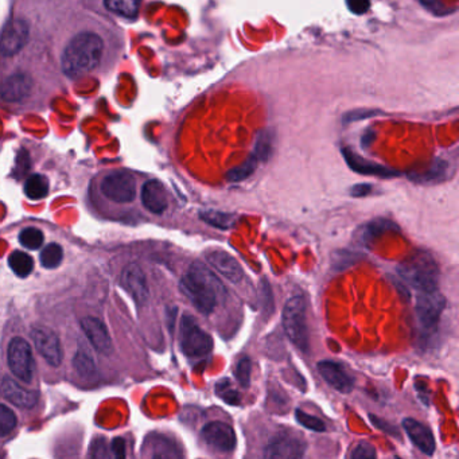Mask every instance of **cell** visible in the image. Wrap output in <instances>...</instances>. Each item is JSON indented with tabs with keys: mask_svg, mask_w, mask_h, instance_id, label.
<instances>
[{
	"mask_svg": "<svg viewBox=\"0 0 459 459\" xmlns=\"http://www.w3.org/2000/svg\"><path fill=\"white\" fill-rule=\"evenodd\" d=\"M181 291L202 314H211L225 295L218 278L202 263L191 264L181 280Z\"/></svg>",
	"mask_w": 459,
	"mask_h": 459,
	"instance_id": "1",
	"label": "cell"
},
{
	"mask_svg": "<svg viewBox=\"0 0 459 459\" xmlns=\"http://www.w3.org/2000/svg\"><path fill=\"white\" fill-rule=\"evenodd\" d=\"M104 50L102 39L95 33H80L63 50V72L75 78L89 73L99 65Z\"/></svg>",
	"mask_w": 459,
	"mask_h": 459,
	"instance_id": "2",
	"label": "cell"
},
{
	"mask_svg": "<svg viewBox=\"0 0 459 459\" xmlns=\"http://www.w3.org/2000/svg\"><path fill=\"white\" fill-rule=\"evenodd\" d=\"M403 280L418 292H431L438 290L439 270L438 264L428 253L418 252L397 267Z\"/></svg>",
	"mask_w": 459,
	"mask_h": 459,
	"instance_id": "3",
	"label": "cell"
},
{
	"mask_svg": "<svg viewBox=\"0 0 459 459\" xmlns=\"http://www.w3.org/2000/svg\"><path fill=\"white\" fill-rule=\"evenodd\" d=\"M283 327L288 339L302 352L309 350V333L306 323V300L297 295L287 300L283 309Z\"/></svg>",
	"mask_w": 459,
	"mask_h": 459,
	"instance_id": "4",
	"label": "cell"
},
{
	"mask_svg": "<svg viewBox=\"0 0 459 459\" xmlns=\"http://www.w3.org/2000/svg\"><path fill=\"white\" fill-rule=\"evenodd\" d=\"M179 344L182 352L190 359L205 357L213 349L211 335L204 332L196 320L190 315H185L181 321Z\"/></svg>",
	"mask_w": 459,
	"mask_h": 459,
	"instance_id": "5",
	"label": "cell"
},
{
	"mask_svg": "<svg viewBox=\"0 0 459 459\" xmlns=\"http://www.w3.org/2000/svg\"><path fill=\"white\" fill-rule=\"evenodd\" d=\"M7 360L11 372L26 384L31 383L36 371V362L33 357V352L30 344L19 337L11 339L9 350H7Z\"/></svg>",
	"mask_w": 459,
	"mask_h": 459,
	"instance_id": "6",
	"label": "cell"
},
{
	"mask_svg": "<svg viewBox=\"0 0 459 459\" xmlns=\"http://www.w3.org/2000/svg\"><path fill=\"white\" fill-rule=\"evenodd\" d=\"M101 191L113 202H132L137 197V181L130 173L115 172L102 179Z\"/></svg>",
	"mask_w": 459,
	"mask_h": 459,
	"instance_id": "7",
	"label": "cell"
},
{
	"mask_svg": "<svg viewBox=\"0 0 459 459\" xmlns=\"http://www.w3.org/2000/svg\"><path fill=\"white\" fill-rule=\"evenodd\" d=\"M446 307V299L439 290L431 292H418L416 297V317L426 330L435 329L440 315Z\"/></svg>",
	"mask_w": 459,
	"mask_h": 459,
	"instance_id": "8",
	"label": "cell"
},
{
	"mask_svg": "<svg viewBox=\"0 0 459 459\" xmlns=\"http://www.w3.org/2000/svg\"><path fill=\"white\" fill-rule=\"evenodd\" d=\"M306 443L297 434L276 435L265 448V459H305Z\"/></svg>",
	"mask_w": 459,
	"mask_h": 459,
	"instance_id": "9",
	"label": "cell"
},
{
	"mask_svg": "<svg viewBox=\"0 0 459 459\" xmlns=\"http://www.w3.org/2000/svg\"><path fill=\"white\" fill-rule=\"evenodd\" d=\"M201 438L206 446L218 453H231L236 447L235 430L226 423H208L201 431Z\"/></svg>",
	"mask_w": 459,
	"mask_h": 459,
	"instance_id": "10",
	"label": "cell"
},
{
	"mask_svg": "<svg viewBox=\"0 0 459 459\" xmlns=\"http://www.w3.org/2000/svg\"><path fill=\"white\" fill-rule=\"evenodd\" d=\"M33 341L38 353L51 366H58L63 362V354L61 342L57 334L48 327H36L33 332Z\"/></svg>",
	"mask_w": 459,
	"mask_h": 459,
	"instance_id": "11",
	"label": "cell"
},
{
	"mask_svg": "<svg viewBox=\"0 0 459 459\" xmlns=\"http://www.w3.org/2000/svg\"><path fill=\"white\" fill-rule=\"evenodd\" d=\"M28 33L30 28L23 19L9 21L1 33V54L4 57H11L23 49L28 41Z\"/></svg>",
	"mask_w": 459,
	"mask_h": 459,
	"instance_id": "12",
	"label": "cell"
},
{
	"mask_svg": "<svg viewBox=\"0 0 459 459\" xmlns=\"http://www.w3.org/2000/svg\"><path fill=\"white\" fill-rule=\"evenodd\" d=\"M81 329L87 335L90 345L101 354H110L112 352L111 335L107 326L99 318L85 317L81 320Z\"/></svg>",
	"mask_w": 459,
	"mask_h": 459,
	"instance_id": "13",
	"label": "cell"
},
{
	"mask_svg": "<svg viewBox=\"0 0 459 459\" xmlns=\"http://www.w3.org/2000/svg\"><path fill=\"white\" fill-rule=\"evenodd\" d=\"M318 371L323 380L341 394H350L354 388V380L347 371L334 361L323 360L318 362Z\"/></svg>",
	"mask_w": 459,
	"mask_h": 459,
	"instance_id": "14",
	"label": "cell"
},
{
	"mask_svg": "<svg viewBox=\"0 0 459 459\" xmlns=\"http://www.w3.org/2000/svg\"><path fill=\"white\" fill-rule=\"evenodd\" d=\"M342 155L348 163L349 167L359 174L373 175V176H379V178H394V176L400 175V173L396 170H392L383 164L364 159L362 157L357 155L353 149L342 147Z\"/></svg>",
	"mask_w": 459,
	"mask_h": 459,
	"instance_id": "15",
	"label": "cell"
},
{
	"mask_svg": "<svg viewBox=\"0 0 459 459\" xmlns=\"http://www.w3.org/2000/svg\"><path fill=\"white\" fill-rule=\"evenodd\" d=\"M1 394L6 400H9L14 406L23 410L34 408L39 400L37 392L26 389L22 385L14 381L11 377H7V376H4L1 381Z\"/></svg>",
	"mask_w": 459,
	"mask_h": 459,
	"instance_id": "16",
	"label": "cell"
},
{
	"mask_svg": "<svg viewBox=\"0 0 459 459\" xmlns=\"http://www.w3.org/2000/svg\"><path fill=\"white\" fill-rule=\"evenodd\" d=\"M122 285L137 303H144L149 298L147 279L137 264H130L125 267L122 275Z\"/></svg>",
	"mask_w": 459,
	"mask_h": 459,
	"instance_id": "17",
	"label": "cell"
},
{
	"mask_svg": "<svg viewBox=\"0 0 459 459\" xmlns=\"http://www.w3.org/2000/svg\"><path fill=\"white\" fill-rule=\"evenodd\" d=\"M403 427L408 435L411 442L418 447L423 454L430 455V457L434 454L435 448H436L434 434L427 426L408 418V419L403 421Z\"/></svg>",
	"mask_w": 459,
	"mask_h": 459,
	"instance_id": "18",
	"label": "cell"
},
{
	"mask_svg": "<svg viewBox=\"0 0 459 459\" xmlns=\"http://www.w3.org/2000/svg\"><path fill=\"white\" fill-rule=\"evenodd\" d=\"M206 259L209 261L213 268H216L218 273L226 278L232 283L241 282L244 273L241 265L237 263L235 258H232L229 253L223 250H211L208 253Z\"/></svg>",
	"mask_w": 459,
	"mask_h": 459,
	"instance_id": "19",
	"label": "cell"
},
{
	"mask_svg": "<svg viewBox=\"0 0 459 459\" xmlns=\"http://www.w3.org/2000/svg\"><path fill=\"white\" fill-rule=\"evenodd\" d=\"M142 202L147 211L154 214L164 213L169 206V197L159 181H149L142 187Z\"/></svg>",
	"mask_w": 459,
	"mask_h": 459,
	"instance_id": "20",
	"label": "cell"
},
{
	"mask_svg": "<svg viewBox=\"0 0 459 459\" xmlns=\"http://www.w3.org/2000/svg\"><path fill=\"white\" fill-rule=\"evenodd\" d=\"M33 80L23 73L10 75L1 87V97L10 102L22 101L31 93Z\"/></svg>",
	"mask_w": 459,
	"mask_h": 459,
	"instance_id": "21",
	"label": "cell"
},
{
	"mask_svg": "<svg viewBox=\"0 0 459 459\" xmlns=\"http://www.w3.org/2000/svg\"><path fill=\"white\" fill-rule=\"evenodd\" d=\"M49 193V179L42 174H33L27 178L25 194L27 199L38 201L45 199Z\"/></svg>",
	"mask_w": 459,
	"mask_h": 459,
	"instance_id": "22",
	"label": "cell"
},
{
	"mask_svg": "<svg viewBox=\"0 0 459 459\" xmlns=\"http://www.w3.org/2000/svg\"><path fill=\"white\" fill-rule=\"evenodd\" d=\"M9 265L19 278H27L34 270V260L22 250H14L9 256Z\"/></svg>",
	"mask_w": 459,
	"mask_h": 459,
	"instance_id": "23",
	"label": "cell"
},
{
	"mask_svg": "<svg viewBox=\"0 0 459 459\" xmlns=\"http://www.w3.org/2000/svg\"><path fill=\"white\" fill-rule=\"evenodd\" d=\"M151 459H184L179 448L166 438H158L152 443Z\"/></svg>",
	"mask_w": 459,
	"mask_h": 459,
	"instance_id": "24",
	"label": "cell"
},
{
	"mask_svg": "<svg viewBox=\"0 0 459 459\" xmlns=\"http://www.w3.org/2000/svg\"><path fill=\"white\" fill-rule=\"evenodd\" d=\"M447 173V163L442 159H436L434 163L431 164V167L424 172L421 175H415L412 176V181H418V182H440L446 178Z\"/></svg>",
	"mask_w": 459,
	"mask_h": 459,
	"instance_id": "25",
	"label": "cell"
},
{
	"mask_svg": "<svg viewBox=\"0 0 459 459\" xmlns=\"http://www.w3.org/2000/svg\"><path fill=\"white\" fill-rule=\"evenodd\" d=\"M105 7L113 14H117L123 18H135L139 11V3L134 0H111L104 3Z\"/></svg>",
	"mask_w": 459,
	"mask_h": 459,
	"instance_id": "26",
	"label": "cell"
},
{
	"mask_svg": "<svg viewBox=\"0 0 459 459\" xmlns=\"http://www.w3.org/2000/svg\"><path fill=\"white\" fill-rule=\"evenodd\" d=\"M63 259V252L61 246L58 244H48L43 250L41 252V264L48 268V270H53L57 268Z\"/></svg>",
	"mask_w": 459,
	"mask_h": 459,
	"instance_id": "27",
	"label": "cell"
},
{
	"mask_svg": "<svg viewBox=\"0 0 459 459\" xmlns=\"http://www.w3.org/2000/svg\"><path fill=\"white\" fill-rule=\"evenodd\" d=\"M73 365H75V371L78 372V374L85 379L93 376L95 371H96L93 359L89 356V353L84 352V350H78L75 353Z\"/></svg>",
	"mask_w": 459,
	"mask_h": 459,
	"instance_id": "28",
	"label": "cell"
},
{
	"mask_svg": "<svg viewBox=\"0 0 459 459\" xmlns=\"http://www.w3.org/2000/svg\"><path fill=\"white\" fill-rule=\"evenodd\" d=\"M19 243L27 249H38L43 244V233L38 228H25L19 235Z\"/></svg>",
	"mask_w": 459,
	"mask_h": 459,
	"instance_id": "29",
	"label": "cell"
},
{
	"mask_svg": "<svg viewBox=\"0 0 459 459\" xmlns=\"http://www.w3.org/2000/svg\"><path fill=\"white\" fill-rule=\"evenodd\" d=\"M395 229V223L389 220H385V218H377V220H373L372 223H368L365 231H364V238L366 241L372 240L374 237H379L380 235H383L385 232L388 231H392Z\"/></svg>",
	"mask_w": 459,
	"mask_h": 459,
	"instance_id": "30",
	"label": "cell"
},
{
	"mask_svg": "<svg viewBox=\"0 0 459 459\" xmlns=\"http://www.w3.org/2000/svg\"><path fill=\"white\" fill-rule=\"evenodd\" d=\"M16 426V416L6 404L0 406V435L7 436Z\"/></svg>",
	"mask_w": 459,
	"mask_h": 459,
	"instance_id": "31",
	"label": "cell"
},
{
	"mask_svg": "<svg viewBox=\"0 0 459 459\" xmlns=\"http://www.w3.org/2000/svg\"><path fill=\"white\" fill-rule=\"evenodd\" d=\"M295 418H297V421H298L303 427H306L307 430H311V431H315V433H323V431L326 430V426H325V423H323L321 419H318V418L312 416V415L307 413V412H305V411H295Z\"/></svg>",
	"mask_w": 459,
	"mask_h": 459,
	"instance_id": "32",
	"label": "cell"
},
{
	"mask_svg": "<svg viewBox=\"0 0 459 459\" xmlns=\"http://www.w3.org/2000/svg\"><path fill=\"white\" fill-rule=\"evenodd\" d=\"M89 459H112L111 450L104 436L96 438L89 448Z\"/></svg>",
	"mask_w": 459,
	"mask_h": 459,
	"instance_id": "33",
	"label": "cell"
},
{
	"mask_svg": "<svg viewBox=\"0 0 459 459\" xmlns=\"http://www.w3.org/2000/svg\"><path fill=\"white\" fill-rule=\"evenodd\" d=\"M256 162L258 159L256 158H250L249 161L237 166L235 169H232L229 173H228V179L229 181H241L244 178H247L249 175L253 173L255 167H256Z\"/></svg>",
	"mask_w": 459,
	"mask_h": 459,
	"instance_id": "34",
	"label": "cell"
},
{
	"mask_svg": "<svg viewBox=\"0 0 459 459\" xmlns=\"http://www.w3.org/2000/svg\"><path fill=\"white\" fill-rule=\"evenodd\" d=\"M216 392L217 395L223 399V401L236 406L240 403V396L236 389H233V386L231 385L229 381H221L216 385Z\"/></svg>",
	"mask_w": 459,
	"mask_h": 459,
	"instance_id": "35",
	"label": "cell"
},
{
	"mask_svg": "<svg viewBox=\"0 0 459 459\" xmlns=\"http://www.w3.org/2000/svg\"><path fill=\"white\" fill-rule=\"evenodd\" d=\"M419 4L423 9H426L428 13L433 14L435 16H446L448 14L455 13V9H448L445 3L439 0H421Z\"/></svg>",
	"mask_w": 459,
	"mask_h": 459,
	"instance_id": "36",
	"label": "cell"
},
{
	"mask_svg": "<svg viewBox=\"0 0 459 459\" xmlns=\"http://www.w3.org/2000/svg\"><path fill=\"white\" fill-rule=\"evenodd\" d=\"M202 220H205L206 223H211L214 226L218 228H229V225L232 223V217L223 213H218V211H205L202 213Z\"/></svg>",
	"mask_w": 459,
	"mask_h": 459,
	"instance_id": "37",
	"label": "cell"
},
{
	"mask_svg": "<svg viewBox=\"0 0 459 459\" xmlns=\"http://www.w3.org/2000/svg\"><path fill=\"white\" fill-rule=\"evenodd\" d=\"M350 459H377L376 448L366 442H362L352 451Z\"/></svg>",
	"mask_w": 459,
	"mask_h": 459,
	"instance_id": "38",
	"label": "cell"
},
{
	"mask_svg": "<svg viewBox=\"0 0 459 459\" xmlns=\"http://www.w3.org/2000/svg\"><path fill=\"white\" fill-rule=\"evenodd\" d=\"M236 377L243 386H248L250 380V361L249 359H243L238 361L236 366Z\"/></svg>",
	"mask_w": 459,
	"mask_h": 459,
	"instance_id": "39",
	"label": "cell"
},
{
	"mask_svg": "<svg viewBox=\"0 0 459 459\" xmlns=\"http://www.w3.org/2000/svg\"><path fill=\"white\" fill-rule=\"evenodd\" d=\"M381 112L380 111H366V110H357V111L349 112L345 116H344V122L348 123V122H359V120H362L364 117H372V116H376V115H380Z\"/></svg>",
	"mask_w": 459,
	"mask_h": 459,
	"instance_id": "40",
	"label": "cell"
},
{
	"mask_svg": "<svg viewBox=\"0 0 459 459\" xmlns=\"http://www.w3.org/2000/svg\"><path fill=\"white\" fill-rule=\"evenodd\" d=\"M347 7L349 9V11L354 15H362V14L366 13L371 7V3L369 1H348L347 3Z\"/></svg>",
	"mask_w": 459,
	"mask_h": 459,
	"instance_id": "41",
	"label": "cell"
},
{
	"mask_svg": "<svg viewBox=\"0 0 459 459\" xmlns=\"http://www.w3.org/2000/svg\"><path fill=\"white\" fill-rule=\"evenodd\" d=\"M371 422L379 428V430H383L384 431L385 434H389V435H395V436H399V431H397L396 428L394 427V426H391L389 423L385 422V421H381V419H379L377 416H374V415H371Z\"/></svg>",
	"mask_w": 459,
	"mask_h": 459,
	"instance_id": "42",
	"label": "cell"
},
{
	"mask_svg": "<svg viewBox=\"0 0 459 459\" xmlns=\"http://www.w3.org/2000/svg\"><path fill=\"white\" fill-rule=\"evenodd\" d=\"M112 454H113L115 459H125V440L123 438L113 439Z\"/></svg>",
	"mask_w": 459,
	"mask_h": 459,
	"instance_id": "43",
	"label": "cell"
},
{
	"mask_svg": "<svg viewBox=\"0 0 459 459\" xmlns=\"http://www.w3.org/2000/svg\"><path fill=\"white\" fill-rule=\"evenodd\" d=\"M372 190V185H369V184H357V185H354L350 189V194L353 197H357V199L359 197H366L368 194H371Z\"/></svg>",
	"mask_w": 459,
	"mask_h": 459,
	"instance_id": "44",
	"label": "cell"
},
{
	"mask_svg": "<svg viewBox=\"0 0 459 459\" xmlns=\"http://www.w3.org/2000/svg\"><path fill=\"white\" fill-rule=\"evenodd\" d=\"M374 137H376L374 131H373L372 128H368V130L362 134V137H361V146H362L364 149H368V147L372 144Z\"/></svg>",
	"mask_w": 459,
	"mask_h": 459,
	"instance_id": "45",
	"label": "cell"
},
{
	"mask_svg": "<svg viewBox=\"0 0 459 459\" xmlns=\"http://www.w3.org/2000/svg\"><path fill=\"white\" fill-rule=\"evenodd\" d=\"M396 459H401V458H396Z\"/></svg>",
	"mask_w": 459,
	"mask_h": 459,
	"instance_id": "46",
	"label": "cell"
}]
</instances>
